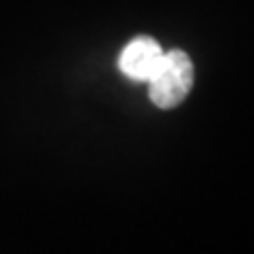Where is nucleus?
<instances>
[{
	"instance_id": "nucleus-2",
	"label": "nucleus",
	"mask_w": 254,
	"mask_h": 254,
	"mask_svg": "<svg viewBox=\"0 0 254 254\" xmlns=\"http://www.w3.org/2000/svg\"><path fill=\"white\" fill-rule=\"evenodd\" d=\"M163 53L165 51L155 38L138 36L131 43H127L121 55H119V68L131 81L148 83V78L155 74V70L161 64Z\"/></svg>"
},
{
	"instance_id": "nucleus-1",
	"label": "nucleus",
	"mask_w": 254,
	"mask_h": 254,
	"mask_svg": "<svg viewBox=\"0 0 254 254\" xmlns=\"http://www.w3.org/2000/svg\"><path fill=\"white\" fill-rule=\"evenodd\" d=\"M195 81L193 62L182 49H172L163 53V60L148 78V95L150 102L161 108L170 110L185 102Z\"/></svg>"
}]
</instances>
